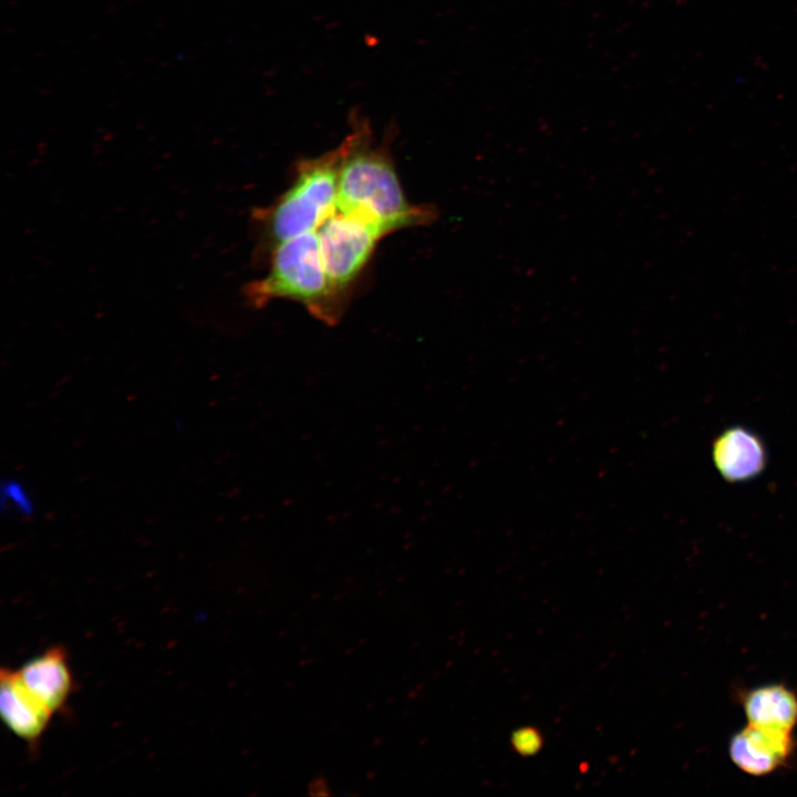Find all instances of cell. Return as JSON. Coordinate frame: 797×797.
Wrapping results in <instances>:
<instances>
[{
    "instance_id": "obj_3",
    "label": "cell",
    "mask_w": 797,
    "mask_h": 797,
    "mask_svg": "<svg viewBox=\"0 0 797 797\" xmlns=\"http://www.w3.org/2000/svg\"><path fill=\"white\" fill-rule=\"evenodd\" d=\"M345 153L342 142L317 158L301 161L287 192L255 216L266 224V230L277 244L317 228L337 210L338 180Z\"/></svg>"
},
{
    "instance_id": "obj_4",
    "label": "cell",
    "mask_w": 797,
    "mask_h": 797,
    "mask_svg": "<svg viewBox=\"0 0 797 797\" xmlns=\"http://www.w3.org/2000/svg\"><path fill=\"white\" fill-rule=\"evenodd\" d=\"M315 231L327 273L333 287L344 297L348 287L370 259L376 242L387 235L379 226L338 208Z\"/></svg>"
},
{
    "instance_id": "obj_1",
    "label": "cell",
    "mask_w": 797,
    "mask_h": 797,
    "mask_svg": "<svg viewBox=\"0 0 797 797\" xmlns=\"http://www.w3.org/2000/svg\"><path fill=\"white\" fill-rule=\"evenodd\" d=\"M344 143L338 180L339 210L356 215L386 234L437 218L434 206L413 205L406 199L386 144H375L362 116L352 115V131Z\"/></svg>"
},
{
    "instance_id": "obj_6",
    "label": "cell",
    "mask_w": 797,
    "mask_h": 797,
    "mask_svg": "<svg viewBox=\"0 0 797 797\" xmlns=\"http://www.w3.org/2000/svg\"><path fill=\"white\" fill-rule=\"evenodd\" d=\"M794 747L793 733L767 731L748 724L733 735L728 754L744 773L765 776L782 767Z\"/></svg>"
},
{
    "instance_id": "obj_10",
    "label": "cell",
    "mask_w": 797,
    "mask_h": 797,
    "mask_svg": "<svg viewBox=\"0 0 797 797\" xmlns=\"http://www.w3.org/2000/svg\"><path fill=\"white\" fill-rule=\"evenodd\" d=\"M516 745L520 748L522 752H530L534 751L537 747V736L524 733L521 735H517L516 738Z\"/></svg>"
},
{
    "instance_id": "obj_8",
    "label": "cell",
    "mask_w": 797,
    "mask_h": 797,
    "mask_svg": "<svg viewBox=\"0 0 797 797\" xmlns=\"http://www.w3.org/2000/svg\"><path fill=\"white\" fill-rule=\"evenodd\" d=\"M25 686L54 714L71 697L74 680L62 646H53L17 670Z\"/></svg>"
},
{
    "instance_id": "obj_9",
    "label": "cell",
    "mask_w": 797,
    "mask_h": 797,
    "mask_svg": "<svg viewBox=\"0 0 797 797\" xmlns=\"http://www.w3.org/2000/svg\"><path fill=\"white\" fill-rule=\"evenodd\" d=\"M741 701L749 725L784 733L797 725V695L783 684L752 689Z\"/></svg>"
},
{
    "instance_id": "obj_2",
    "label": "cell",
    "mask_w": 797,
    "mask_h": 797,
    "mask_svg": "<svg viewBox=\"0 0 797 797\" xmlns=\"http://www.w3.org/2000/svg\"><path fill=\"white\" fill-rule=\"evenodd\" d=\"M244 296L256 308L278 298L298 301L330 325L340 320L345 300L327 273L315 230L277 244L268 273L247 283Z\"/></svg>"
},
{
    "instance_id": "obj_11",
    "label": "cell",
    "mask_w": 797,
    "mask_h": 797,
    "mask_svg": "<svg viewBox=\"0 0 797 797\" xmlns=\"http://www.w3.org/2000/svg\"><path fill=\"white\" fill-rule=\"evenodd\" d=\"M309 793L313 796H325L329 794V785L323 778H314L309 785Z\"/></svg>"
},
{
    "instance_id": "obj_5",
    "label": "cell",
    "mask_w": 797,
    "mask_h": 797,
    "mask_svg": "<svg viewBox=\"0 0 797 797\" xmlns=\"http://www.w3.org/2000/svg\"><path fill=\"white\" fill-rule=\"evenodd\" d=\"M0 713L9 731L32 746L39 743L53 715L11 669L0 672Z\"/></svg>"
},
{
    "instance_id": "obj_7",
    "label": "cell",
    "mask_w": 797,
    "mask_h": 797,
    "mask_svg": "<svg viewBox=\"0 0 797 797\" xmlns=\"http://www.w3.org/2000/svg\"><path fill=\"white\" fill-rule=\"evenodd\" d=\"M712 458L723 478L739 483L763 472L767 463V452L757 434L743 426H732L715 438Z\"/></svg>"
}]
</instances>
